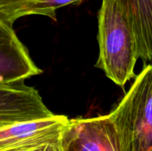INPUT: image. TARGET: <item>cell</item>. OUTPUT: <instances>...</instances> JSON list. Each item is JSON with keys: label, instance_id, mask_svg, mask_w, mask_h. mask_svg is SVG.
I'll use <instances>...</instances> for the list:
<instances>
[{"label": "cell", "instance_id": "obj_7", "mask_svg": "<svg viewBox=\"0 0 152 151\" xmlns=\"http://www.w3.org/2000/svg\"><path fill=\"white\" fill-rule=\"evenodd\" d=\"M136 38L138 57L152 61V0H126Z\"/></svg>", "mask_w": 152, "mask_h": 151}, {"label": "cell", "instance_id": "obj_10", "mask_svg": "<svg viewBox=\"0 0 152 151\" xmlns=\"http://www.w3.org/2000/svg\"><path fill=\"white\" fill-rule=\"evenodd\" d=\"M32 151H61L59 148V144H55V145H45L44 147H41L37 150Z\"/></svg>", "mask_w": 152, "mask_h": 151}, {"label": "cell", "instance_id": "obj_1", "mask_svg": "<svg viewBox=\"0 0 152 151\" xmlns=\"http://www.w3.org/2000/svg\"><path fill=\"white\" fill-rule=\"evenodd\" d=\"M99 59L95 67L120 87L134 77L136 38L126 0H102L98 12Z\"/></svg>", "mask_w": 152, "mask_h": 151}, {"label": "cell", "instance_id": "obj_4", "mask_svg": "<svg viewBox=\"0 0 152 151\" xmlns=\"http://www.w3.org/2000/svg\"><path fill=\"white\" fill-rule=\"evenodd\" d=\"M63 115L18 122L0 127V151H32L59 144L69 122Z\"/></svg>", "mask_w": 152, "mask_h": 151}, {"label": "cell", "instance_id": "obj_9", "mask_svg": "<svg viewBox=\"0 0 152 151\" xmlns=\"http://www.w3.org/2000/svg\"><path fill=\"white\" fill-rule=\"evenodd\" d=\"M34 0H0V20L12 26L20 18L25 16V12Z\"/></svg>", "mask_w": 152, "mask_h": 151}, {"label": "cell", "instance_id": "obj_3", "mask_svg": "<svg viewBox=\"0 0 152 151\" xmlns=\"http://www.w3.org/2000/svg\"><path fill=\"white\" fill-rule=\"evenodd\" d=\"M61 151H122L118 131L110 114L69 120L63 129Z\"/></svg>", "mask_w": 152, "mask_h": 151}, {"label": "cell", "instance_id": "obj_11", "mask_svg": "<svg viewBox=\"0 0 152 151\" xmlns=\"http://www.w3.org/2000/svg\"><path fill=\"white\" fill-rule=\"evenodd\" d=\"M151 64H152V61H151Z\"/></svg>", "mask_w": 152, "mask_h": 151}, {"label": "cell", "instance_id": "obj_5", "mask_svg": "<svg viewBox=\"0 0 152 151\" xmlns=\"http://www.w3.org/2000/svg\"><path fill=\"white\" fill-rule=\"evenodd\" d=\"M41 73L12 26L0 20V85L24 83Z\"/></svg>", "mask_w": 152, "mask_h": 151}, {"label": "cell", "instance_id": "obj_8", "mask_svg": "<svg viewBox=\"0 0 152 151\" xmlns=\"http://www.w3.org/2000/svg\"><path fill=\"white\" fill-rule=\"evenodd\" d=\"M83 0H34L25 12L27 15H43L56 20V11L63 6L79 3Z\"/></svg>", "mask_w": 152, "mask_h": 151}, {"label": "cell", "instance_id": "obj_2", "mask_svg": "<svg viewBox=\"0 0 152 151\" xmlns=\"http://www.w3.org/2000/svg\"><path fill=\"white\" fill-rule=\"evenodd\" d=\"M110 115L122 151H152V64L143 68Z\"/></svg>", "mask_w": 152, "mask_h": 151}, {"label": "cell", "instance_id": "obj_6", "mask_svg": "<svg viewBox=\"0 0 152 151\" xmlns=\"http://www.w3.org/2000/svg\"><path fill=\"white\" fill-rule=\"evenodd\" d=\"M53 115L35 88L24 83L0 85V127Z\"/></svg>", "mask_w": 152, "mask_h": 151}]
</instances>
